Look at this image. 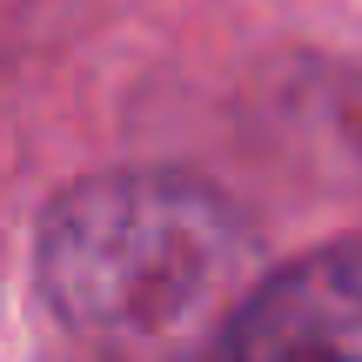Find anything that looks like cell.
<instances>
[{
  "mask_svg": "<svg viewBox=\"0 0 362 362\" xmlns=\"http://www.w3.org/2000/svg\"><path fill=\"white\" fill-rule=\"evenodd\" d=\"M215 362H362V248H315L255 282L221 322Z\"/></svg>",
  "mask_w": 362,
  "mask_h": 362,
  "instance_id": "2",
  "label": "cell"
},
{
  "mask_svg": "<svg viewBox=\"0 0 362 362\" xmlns=\"http://www.w3.org/2000/svg\"><path fill=\"white\" fill-rule=\"evenodd\" d=\"M248 215L175 168H121L74 181L40 228V288L81 336L161 349L202 336L248 296Z\"/></svg>",
  "mask_w": 362,
  "mask_h": 362,
  "instance_id": "1",
  "label": "cell"
}]
</instances>
